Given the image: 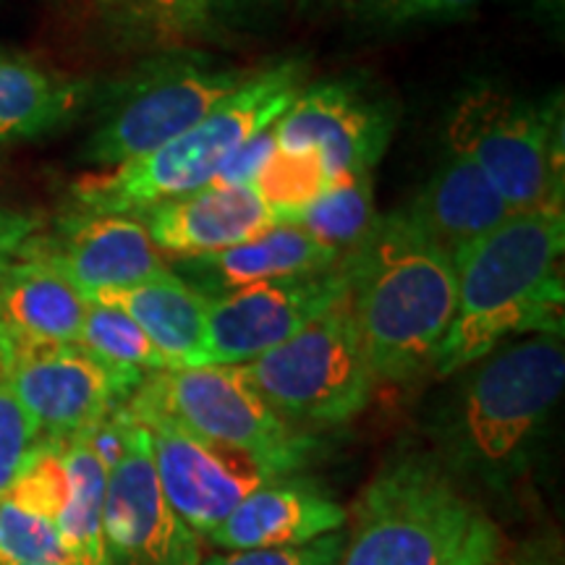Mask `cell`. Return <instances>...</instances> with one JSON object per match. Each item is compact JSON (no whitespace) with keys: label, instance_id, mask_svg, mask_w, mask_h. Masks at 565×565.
Segmentation results:
<instances>
[{"label":"cell","instance_id":"cell-4","mask_svg":"<svg viewBox=\"0 0 565 565\" xmlns=\"http://www.w3.org/2000/svg\"><path fill=\"white\" fill-rule=\"evenodd\" d=\"M494 521L437 458L404 450L359 494L341 565H498Z\"/></svg>","mask_w":565,"mask_h":565},{"label":"cell","instance_id":"cell-26","mask_svg":"<svg viewBox=\"0 0 565 565\" xmlns=\"http://www.w3.org/2000/svg\"><path fill=\"white\" fill-rule=\"evenodd\" d=\"M76 345H82L92 356L116 366V370L145 374L168 370V362L162 359L158 345L147 338L145 330L129 315L116 307H108V303L89 301Z\"/></svg>","mask_w":565,"mask_h":565},{"label":"cell","instance_id":"cell-14","mask_svg":"<svg viewBox=\"0 0 565 565\" xmlns=\"http://www.w3.org/2000/svg\"><path fill=\"white\" fill-rule=\"evenodd\" d=\"M103 526L110 565H200V536L168 503L150 435L131 416L121 461L108 471Z\"/></svg>","mask_w":565,"mask_h":565},{"label":"cell","instance_id":"cell-9","mask_svg":"<svg viewBox=\"0 0 565 565\" xmlns=\"http://www.w3.org/2000/svg\"><path fill=\"white\" fill-rule=\"evenodd\" d=\"M131 406L150 408L212 443L249 450L299 471L312 437L296 429L249 383L242 364H202L147 374Z\"/></svg>","mask_w":565,"mask_h":565},{"label":"cell","instance_id":"cell-36","mask_svg":"<svg viewBox=\"0 0 565 565\" xmlns=\"http://www.w3.org/2000/svg\"><path fill=\"white\" fill-rule=\"evenodd\" d=\"M315 3H324V0H296V9H307V6Z\"/></svg>","mask_w":565,"mask_h":565},{"label":"cell","instance_id":"cell-18","mask_svg":"<svg viewBox=\"0 0 565 565\" xmlns=\"http://www.w3.org/2000/svg\"><path fill=\"white\" fill-rule=\"evenodd\" d=\"M89 301L32 242L0 267V324L9 349L79 341Z\"/></svg>","mask_w":565,"mask_h":565},{"label":"cell","instance_id":"cell-27","mask_svg":"<svg viewBox=\"0 0 565 565\" xmlns=\"http://www.w3.org/2000/svg\"><path fill=\"white\" fill-rule=\"evenodd\" d=\"M333 186L324 171L320 154L315 150L282 152L275 150L265 162L252 189L257 192L278 223H288L296 212L312 204L317 196Z\"/></svg>","mask_w":565,"mask_h":565},{"label":"cell","instance_id":"cell-16","mask_svg":"<svg viewBox=\"0 0 565 565\" xmlns=\"http://www.w3.org/2000/svg\"><path fill=\"white\" fill-rule=\"evenodd\" d=\"M162 257L192 259L225 252L278 225L252 186H210L137 212Z\"/></svg>","mask_w":565,"mask_h":565},{"label":"cell","instance_id":"cell-20","mask_svg":"<svg viewBox=\"0 0 565 565\" xmlns=\"http://www.w3.org/2000/svg\"><path fill=\"white\" fill-rule=\"evenodd\" d=\"M406 210L454 259L515 212L475 162L456 152L445 154Z\"/></svg>","mask_w":565,"mask_h":565},{"label":"cell","instance_id":"cell-8","mask_svg":"<svg viewBox=\"0 0 565 565\" xmlns=\"http://www.w3.org/2000/svg\"><path fill=\"white\" fill-rule=\"evenodd\" d=\"M242 366L273 412L296 429L351 422L370 406L377 385L349 299Z\"/></svg>","mask_w":565,"mask_h":565},{"label":"cell","instance_id":"cell-1","mask_svg":"<svg viewBox=\"0 0 565 565\" xmlns=\"http://www.w3.org/2000/svg\"><path fill=\"white\" fill-rule=\"evenodd\" d=\"M565 385L563 335H529L466 366L435 422L440 461L454 479L511 490L545 443Z\"/></svg>","mask_w":565,"mask_h":565},{"label":"cell","instance_id":"cell-25","mask_svg":"<svg viewBox=\"0 0 565 565\" xmlns=\"http://www.w3.org/2000/svg\"><path fill=\"white\" fill-rule=\"evenodd\" d=\"M377 217L372 173H362L330 186L312 204L296 212L288 223L299 225L338 257H345L366 242L377 225Z\"/></svg>","mask_w":565,"mask_h":565},{"label":"cell","instance_id":"cell-12","mask_svg":"<svg viewBox=\"0 0 565 565\" xmlns=\"http://www.w3.org/2000/svg\"><path fill=\"white\" fill-rule=\"evenodd\" d=\"M349 294L343 259L330 270L238 288L210 299L200 364H246L278 349Z\"/></svg>","mask_w":565,"mask_h":565},{"label":"cell","instance_id":"cell-22","mask_svg":"<svg viewBox=\"0 0 565 565\" xmlns=\"http://www.w3.org/2000/svg\"><path fill=\"white\" fill-rule=\"evenodd\" d=\"M89 100L87 82L68 79L21 55L0 53V141L58 131Z\"/></svg>","mask_w":565,"mask_h":565},{"label":"cell","instance_id":"cell-30","mask_svg":"<svg viewBox=\"0 0 565 565\" xmlns=\"http://www.w3.org/2000/svg\"><path fill=\"white\" fill-rule=\"evenodd\" d=\"M275 126V124H273ZM257 131L231 154L228 162L221 168V173L215 175L212 183H221V186H252L257 181L259 171L265 168V162L273 158L275 152V129Z\"/></svg>","mask_w":565,"mask_h":565},{"label":"cell","instance_id":"cell-37","mask_svg":"<svg viewBox=\"0 0 565 565\" xmlns=\"http://www.w3.org/2000/svg\"><path fill=\"white\" fill-rule=\"evenodd\" d=\"M550 565H561V563H550Z\"/></svg>","mask_w":565,"mask_h":565},{"label":"cell","instance_id":"cell-21","mask_svg":"<svg viewBox=\"0 0 565 565\" xmlns=\"http://www.w3.org/2000/svg\"><path fill=\"white\" fill-rule=\"evenodd\" d=\"M92 301L108 303V307L129 315L158 345L162 359L168 362V370L200 364L210 299L194 291L171 267L150 280H141L121 291L103 294Z\"/></svg>","mask_w":565,"mask_h":565},{"label":"cell","instance_id":"cell-15","mask_svg":"<svg viewBox=\"0 0 565 565\" xmlns=\"http://www.w3.org/2000/svg\"><path fill=\"white\" fill-rule=\"evenodd\" d=\"M32 246L74 282L87 301L137 286L166 273V257L154 249L137 215L71 210L53 231L38 233Z\"/></svg>","mask_w":565,"mask_h":565},{"label":"cell","instance_id":"cell-34","mask_svg":"<svg viewBox=\"0 0 565 565\" xmlns=\"http://www.w3.org/2000/svg\"><path fill=\"white\" fill-rule=\"evenodd\" d=\"M534 9L545 17L550 24H563V13H565V0H532Z\"/></svg>","mask_w":565,"mask_h":565},{"label":"cell","instance_id":"cell-31","mask_svg":"<svg viewBox=\"0 0 565 565\" xmlns=\"http://www.w3.org/2000/svg\"><path fill=\"white\" fill-rule=\"evenodd\" d=\"M42 217L34 212L13 210L0 202V267H6L11 259H17L24 246L42 233Z\"/></svg>","mask_w":565,"mask_h":565},{"label":"cell","instance_id":"cell-6","mask_svg":"<svg viewBox=\"0 0 565 565\" xmlns=\"http://www.w3.org/2000/svg\"><path fill=\"white\" fill-rule=\"evenodd\" d=\"M257 68L228 66L189 47L158 51L105 92L82 160L110 171L145 158L200 124Z\"/></svg>","mask_w":565,"mask_h":565},{"label":"cell","instance_id":"cell-35","mask_svg":"<svg viewBox=\"0 0 565 565\" xmlns=\"http://www.w3.org/2000/svg\"><path fill=\"white\" fill-rule=\"evenodd\" d=\"M6 364H9V343H6L3 324H0V377H6Z\"/></svg>","mask_w":565,"mask_h":565},{"label":"cell","instance_id":"cell-13","mask_svg":"<svg viewBox=\"0 0 565 565\" xmlns=\"http://www.w3.org/2000/svg\"><path fill=\"white\" fill-rule=\"evenodd\" d=\"M395 113L353 79L307 84L275 121V150L320 154L330 183L372 173L391 145Z\"/></svg>","mask_w":565,"mask_h":565},{"label":"cell","instance_id":"cell-7","mask_svg":"<svg viewBox=\"0 0 565 565\" xmlns=\"http://www.w3.org/2000/svg\"><path fill=\"white\" fill-rule=\"evenodd\" d=\"M563 100L477 84L450 110L448 152L463 154L515 212L563 207Z\"/></svg>","mask_w":565,"mask_h":565},{"label":"cell","instance_id":"cell-32","mask_svg":"<svg viewBox=\"0 0 565 565\" xmlns=\"http://www.w3.org/2000/svg\"><path fill=\"white\" fill-rule=\"evenodd\" d=\"M479 0H380L385 17L395 21L412 19H450L471 11Z\"/></svg>","mask_w":565,"mask_h":565},{"label":"cell","instance_id":"cell-3","mask_svg":"<svg viewBox=\"0 0 565 565\" xmlns=\"http://www.w3.org/2000/svg\"><path fill=\"white\" fill-rule=\"evenodd\" d=\"M563 207H536L458 254L456 315L433 372H463L515 335H563Z\"/></svg>","mask_w":565,"mask_h":565},{"label":"cell","instance_id":"cell-29","mask_svg":"<svg viewBox=\"0 0 565 565\" xmlns=\"http://www.w3.org/2000/svg\"><path fill=\"white\" fill-rule=\"evenodd\" d=\"M345 536L341 532L324 534L320 540L291 547L242 550V553H217L204 565H341Z\"/></svg>","mask_w":565,"mask_h":565},{"label":"cell","instance_id":"cell-2","mask_svg":"<svg viewBox=\"0 0 565 565\" xmlns=\"http://www.w3.org/2000/svg\"><path fill=\"white\" fill-rule=\"evenodd\" d=\"M349 309L377 383H408L435 370L456 315L458 273L448 252L406 207L380 215L366 242L345 254Z\"/></svg>","mask_w":565,"mask_h":565},{"label":"cell","instance_id":"cell-28","mask_svg":"<svg viewBox=\"0 0 565 565\" xmlns=\"http://www.w3.org/2000/svg\"><path fill=\"white\" fill-rule=\"evenodd\" d=\"M40 443V429L21 401L13 393L9 380L0 377V498L9 492L24 469L32 448Z\"/></svg>","mask_w":565,"mask_h":565},{"label":"cell","instance_id":"cell-24","mask_svg":"<svg viewBox=\"0 0 565 565\" xmlns=\"http://www.w3.org/2000/svg\"><path fill=\"white\" fill-rule=\"evenodd\" d=\"M110 34L158 51L186 47L210 32V0H92Z\"/></svg>","mask_w":565,"mask_h":565},{"label":"cell","instance_id":"cell-11","mask_svg":"<svg viewBox=\"0 0 565 565\" xmlns=\"http://www.w3.org/2000/svg\"><path fill=\"white\" fill-rule=\"evenodd\" d=\"M145 372L116 370L82 345L9 349L6 380L40 429V440H68L129 404Z\"/></svg>","mask_w":565,"mask_h":565},{"label":"cell","instance_id":"cell-17","mask_svg":"<svg viewBox=\"0 0 565 565\" xmlns=\"http://www.w3.org/2000/svg\"><path fill=\"white\" fill-rule=\"evenodd\" d=\"M345 519L349 511L333 494L309 479L288 475L246 494L228 519L207 534V542L223 553L291 547L338 532Z\"/></svg>","mask_w":565,"mask_h":565},{"label":"cell","instance_id":"cell-10","mask_svg":"<svg viewBox=\"0 0 565 565\" xmlns=\"http://www.w3.org/2000/svg\"><path fill=\"white\" fill-rule=\"evenodd\" d=\"M124 408L150 435L162 492L196 536L215 532L246 494L294 475L270 458L189 433L186 427L150 408L131 404Z\"/></svg>","mask_w":565,"mask_h":565},{"label":"cell","instance_id":"cell-19","mask_svg":"<svg viewBox=\"0 0 565 565\" xmlns=\"http://www.w3.org/2000/svg\"><path fill=\"white\" fill-rule=\"evenodd\" d=\"M343 257L315 242L299 225L278 223L270 231L225 252L179 259L171 270L181 280H186L194 291L207 296V299H217V296L257 286V282L330 270Z\"/></svg>","mask_w":565,"mask_h":565},{"label":"cell","instance_id":"cell-33","mask_svg":"<svg viewBox=\"0 0 565 565\" xmlns=\"http://www.w3.org/2000/svg\"><path fill=\"white\" fill-rule=\"evenodd\" d=\"M286 0H210V21L223 24H249L278 11Z\"/></svg>","mask_w":565,"mask_h":565},{"label":"cell","instance_id":"cell-5","mask_svg":"<svg viewBox=\"0 0 565 565\" xmlns=\"http://www.w3.org/2000/svg\"><path fill=\"white\" fill-rule=\"evenodd\" d=\"M307 87V61L259 66L200 124L145 158L84 175L71 186L74 210L137 215L173 196L210 186L246 139L273 126Z\"/></svg>","mask_w":565,"mask_h":565},{"label":"cell","instance_id":"cell-23","mask_svg":"<svg viewBox=\"0 0 565 565\" xmlns=\"http://www.w3.org/2000/svg\"><path fill=\"white\" fill-rule=\"evenodd\" d=\"M66 466V500L58 513V532L71 565H110L105 547V469L84 435L61 440Z\"/></svg>","mask_w":565,"mask_h":565}]
</instances>
